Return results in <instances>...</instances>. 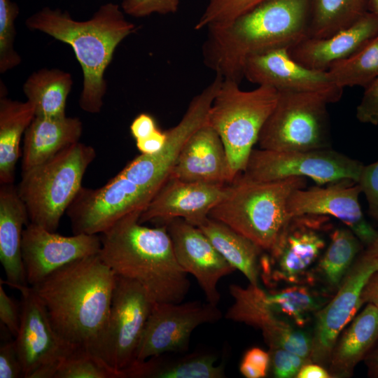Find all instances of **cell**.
<instances>
[{"instance_id":"29","label":"cell","mask_w":378,"mask_h":378,"mask_svg":"<svg viewBox=\"0 0 378 378\" xmlns=\"http://www.w3.org/2000/svg\"><path fill=\"white\" fill-rule=\"evenodd\" d=\"M0 96V183H13L22 135L35 117L33 105L6 97L1 85Z\"/></svg>"},{"instance_id":"46","label":"cell","mask_w":378,"mask_h":378,"mask_svg":"<svg viewBox=\"0 0 378 378\" xmlns=\"http://www.w3.org/2000/svg\"><path fill=\"white\" fill-rule=\"evenodd\" d=\"M130 129L131 134L136 141L148 137L159 128L151 115L142 113L132 120Z\"/></svg>"},{"instance_id":"40","label":"cell","mask_w":378,"mask_h":378,"mask_svg":"<svg viewBox=\"0 0 378 378\" xmlns=\"http://www.w3.org/2000/svg\"><path fill=\"white\" fill-rule=\"evenodd\" d=\"M179 4L180 0H123L121 8L127 15L143 18L153 13L174 14Z\"/></svg>"},{"instance_id":"43","label":"cell","mask_w":378,"mask_h":378,"mask_svg":"<svg viewBox=\"0 0 378 378\" xmlns=\"http://www.w3.org/2000/svg\"><path fill=\"white\" fill-rule=\"evenodd\" d=\"M365 88L360 102L356 108V118L363 123L378 125V77Z\"/></svg>"},{"instance_id":"34","label":"cell","mask_w":378,"mask_h":378,"mask_svg":"<svg viewBox=\"0 0 378 378\" xmlns=\"http://www.w3.org/2000/svg\"><path fill=\"white\" fill-rule=\"evenodd\" d=\"M266 300L281 316L295 326H305L326 303L323 297L302 284H293L278 290L266 292Z\"/></svg>"},{"instance_id":"33","label":"cell","mask_w":378,"mask_h":378,"mask_svg":"<svg viewBox=\"0 0 378 378\" xmlns=\"http://www.w3.org/2000/svg\"><path fill=\"white\" fill-rule=\"evenodd\" d=\"M369 12V0H310L309 36L324 38L345 29Z\"/></svg>"},{"instance_id":"48","label":"cell","mask_w":378,"mask_h":378,"mask_svg":"<svg viewBox=\"0 0 378 378\" xmlns=\"http://www.w3.org/2000/svg\"><path fill=\"white\" fill-rule=\"evenodd\" d=\"M361 299L363 304L370 303L378 309V271L371 276L365 285Z\"/></svg>"},{"instance_id":"28","label":"cell","mask_w":378,"mask_h":378,"mask_svg":"<svg viewBox=\"0 0 378 378\" xmlns=\"http://www.w3.org/2000/svg\"><path fill=\"white\" fill-rule=\"evenodd\" d=\"M217 356L195 352L171 357L166 354L135 361L123 371V378H223V365H216Z\"/></svg>"},{"instance_id":"39","label":"cell","mask_w":378,"mask_h":378,"mask_svg":"<svg viewBox=\"0 0 378 378\" xmlns=\"http://www.w3.org/2000/svg\"><path fill=\"white\" fill-rule=\"evenodd\" d=\"M270 368L275 377H296L300 370L311 361L281 347L270 348Z\"/></svg>"},{"instance_id":"37","label":"cell","mask_w":378,"mask_h":378,"mask_svg":"<svg viewBox=\"0 0 378 378\" xmlns=\"http://www.w3.org/2000/svg\"><path fill=\"white\" fill-rule=\"evenodd\" d=\"M266 0H207L195 29L201 30L227 24Z\"/></svg>"},{"instance_id":"19","label":"cell","mask_w":378,"mask_h":378,"mask_svg":"<svg viewBox=\"0 0 378 378\" xmlns=\"http://www.w3.org/2000/svg\"><path fill=\"white\" fill-rule=\"evenodd\" d=\"M229 290L234 302L227 319L259 329L270 348L281 347L310 360L312 336L274 311L259 286L231 284Z\"/></svg>"},{"instance_id":"4","label":"cell","mask_w":378,"mask_h":378,"mask_svg":"<svg viewBox=\"0 0 378 378\" xmlns=\"http://www.w3.org/2000/svg\"><path fill=\"white\" fill-rule=\"evenodd\" d=\"M25 24L72 48L83 75L79 106L85 112L99 113L106 92L105 71L118 46L136 30L135 24L112 2L100 6L85 21L75 20L59 9L43 8Z\"/></svg>"},{"instance_id":"45","label":"cell","mask_w":378,"mask_h":378,"mask_svg":"<svg viewBox=\"0 0 378 378\" xmlns=\"http://www.w3.org/2000/svg\"><path fill=\"white\" fill-rule=\"evenodd\" d=\"M23 377V369L15 342L10 341L0 348V378Z\"/></svg>"},{"instance_id":"14","label":"cell","mask_w":378,"mask_h":378,"mask_svg":"<svg viewBox=\"0 0 378 378\" xmlns=\"http://www.w3.org/2000/svg\"><path fill=\"white\" fill-rule=\"evenodd\" d=\"M223 78L216 75L214 80L190 102L180 121L166 132L162 148L151 155L141 154L119 172L136 185L157 192L169 178L175 162L190 137L208 122L211 103Z\"/></svg>"},{"instance_id":"47","label":"cell","mask_w":378,"mask_h":378,"mask_svg":"<svg viewBox=\"0 0 378 378\" xmlns=\"http://www.w3.org/2000/svg\"><path fill=\"white\" fill-rule=\"evenodd\" d=\"M167 139L166 132L158 129L148 137L136 141V146L141 154L151 155L160 150Z\"/></svg>"},{"instance_id":"31","label":"cell","mask_w":378,"mask_h":378,"mask_svg":"<svg viewBox=\"0 0 378 378\" xmlns=\"http://www.w3.org/2000/svg\"><path fill=\"white\" fill-rule=\"evenodd\" d=\"M73 84L71 75L57 69H41L32 73L23 85V91L35 111V116L66 115L68 95Z\"/></svg>"},{"instance_id":"24","label":"cell","mask_w":378,"mask_h":378,"mask_svg":"<svg viewBox=\"0 0 378 378\" xmlns=\"http://www.w3.org/2000/svg\"><path fill=\"white\" fill-rule=\"evenodd\" d=\"M378 35V16L368 12L358 21L329 36L308 37L289 50L296 61L327 71L332 65L363 48Z\"/></svg>"},{"instance_id":"26","label":"cell","mask_w":378,"mask_h":378,"mask_svg":"<svg viewBox=\"0 0 378 378\" xmlns=\"http://www.w3.org/2000/svg\"><path fill=\"white\" fill-rule=\"evenodd\" d=\"M82 132L83 124L78 118L35 116L24 134L22 172L79 142Z\"/></svg>"},{"instance_id":"18","label":"cell","mask_w":378,"mask_h":378,"mask_svg":"<svg viewBox=\"0 0 378 378\" xmlns=\"http://www.w3.org/2000/svg\"><path fill=\"white\" fill-rule=\"evenodd\" d=\"M101 247L98 234L63 236L29 222L22 244L27 282L34 286L66 265L99 254Z\"/></svg>"},{"instance_id":"41","label":"cell","mask_w":378,"mask_h":378,"mask_svg":"<svg viewBox=\"0 0 378 378\" xmlns=\"http://www.w3.org/2000/svg\"><path fill=\"white\" fill-rule=\"evenodd\" d=\"M357 183L366 197L369 214L378 222V160L363 165Z\"/></svg>"},{"instance_id":"2","label":"cell","mask_w":378,"mask_h":378,"mask_svg":"<svg viewBox=\"0 0 378 378\" xmlns=\"http://www.w3.org/2000/svg\"><path fill=\"white\" fill-rule=\"evenodd\" d=\"M115 280L99 253L66 265L32 287L58 334L93 351L106 326Z\"/></svg>"},{"instance_id":"36","label":"cell","mask_w":378,"mask_h":378,"mask_svg":"<svg viewBox=\"0 0 378 378\" xmlns=\"http://www.w3.org/2000/svg\"><path fill=\"white\" fill-rule=\"evenodd\" d=\"M54 378H122L90 349L76 347L59 365Z\"/></svg>"},{"instance_id":"8","label":"cell","mask_w":378,"mask_h":378,"mask_svg":"<svg viewBox=\"0 0 378 378\" xmlns=\"http://www.w3.org/2000/svg\"><path fill=\"white\" fill-rule=\"evenodd\" d=\"M328 104L315 93L278 92L275 106L259 135L260 148L286 151L331 148Z\"/></svg>"},{"instance_id":"30","label":"cell","mask_w":378,"mask_h":378,"mask_svg":"<svg viewBox=\"0 0 378 378\" xmlns=\"http://www.w3.org/2000/svg\"><path fill=\"white\" fill-rule=\"evenodd\" d=\"M198 227L232 267L240 271L249 284L258 286L260 248L227 225L209 217Z\"/></svg>"},{"instance_id":"35","label":"cell","mask_w":378,"mask_h":378,"mask_svg":"<svg viewBox=\"0 0 378 378\" xmlns=\"http://www.w3.org/2000/svg\"><path fill=\"white\" fill-rule=\"evenodd\" d=\"M340 88H365L378 77V35L351 57L337 62L328 71Z\"/></svg>"},{"instance_id":"5","label":"cell","mask_w":378,"mask_h":378,"mask_svg":"<svg viewBox=\"0 0 378 378\" xmlns=\"http://www.w3.org/2000/svg\"><path fill=\"white\" fill-rule=\"evenodd\" d=\"M306 185L304 177L260 181L241 173L227 184L225 197L210 211L209 218L269 252L289 219L286 210L289 197Z\"/></svg>"},{"instance_id":"51","label":"cell","mask_w":378,"mask_h":378,"mask_svg":"<svg viewBox=\"0 0 378 378\" xmlns=\"http://www.w3.org/2000/svg\"><path fill=\"white\" fill-rule=\"evenodd\" d=\"M365 252L368 255L378 259V235L375 240L369 246H368Z\"/></svg>"},{"instance_id":"13","label":"cell","mask_w":378,"mask_h":378,"mask_svg":"<svg viewBox=\"0 0 378 378\" xmlns=\"http://www.w3.org/2000/svg\"><path fill=\"white\" fill-rule=\"evenodd\" d=\"M155 193L119 173L102 187L82 186L66 212L73 233L102 234L127 214L143 211Z\"/></svg>"},{"instance_id":"52","label":"cell","mask_w":378,"mask_h":378,"mask_svg":"<svg viewBox=\"0 0 378 378\" xmlns=\"http://www.w3.org/2000/svg\"><path fill=\"white\" fill-rule=\"evenodd\" d=\"M369 11L378 16V0H369Z\"/></svg>"},{"instance_id":"9","label":"cell","mask_w":378,"mask_h":378,"mask_svg":"<svg viewBox=\"0 0 378 378\" xmlns=\"http://www.w3.org/2000/svg\"><path fill=\"white\" fill-rule=\"evenodd\" d=\"M330 218L304 214L290 218L273 248L260 257V276L272 286L313 284L312 266L326 246Z\"/></svg>"},{"instance_id":"11","label":"cell","mask_w":378,"mask_h":378,"mask_svg":"<svg viewBox=\"0 0 378 378\" xmlns=\"http://www.w3.org/2000/svg\"><path fill=\"white\" fill-rule=\"evenodd\" d=\"M155 302L136 281L116 275L111 307L94 354L120 372L135 361L146 321Z\"/></svg>"},{"instance_id":"50","label":"cell","mask_w":378,"mask_h":378,"mask_svg":"<svg viewBox=\"0 0 378 378\" xmlns=\"http://www.w3.org/2000/svg\"><path fill=\"white\" fill-rule=\"evenodd\" d=\"M368 365L371 374L378 377V349L368 357Z\"/></svg>"},{"instance_id":"44","label":"cell","mask_w":378,"mask_h":378,"mask_svg":"<svg viewBox=\"0 0 378 378\" xmlns=\"http://www.w3.org/2000/svg\"><path fill=\"white\" fill-rule=\"evenodd\" d=\"M0 321L15 337L20 326L21 307L20 309L18 303L7 295L1 282L0 284Z\"/></svg>"},{"instance_id":"23","label":"cell","mask_w":378,"mask_h":378,"mask_svg":"<svg viewBox=\"0 0 378 378\" xmlns=\"http://www.w3.org/2000/svg\"><path fill=\"white\" fill-rule=\"evenodd\" d=\"M169 176L185 181L221 185H227L236 178L223 143L208 122L186 143Z\"/></svg>"},{"instance_id":"32","label":"cell","mask_w":378,"mask_h":378,"mask_svg":"<svg viewBox=\"0 0 378 378\" xmlns=\"http://www.w3.org/2000/svg\"><path fill=\"white\" fill-rule=\"evenodd\" d=\"M330 244L312 271L313 283L318 277L328 287L337 290L356 260L362 243L349 228H337Z\"/></svg>"},{"instance_id":"49","label":"cell","mask_w":378,"mask_h":378,"mask_svg":"<svg viewBox=\"0 0 378 378\" xmlns=\"http://www.w3.org/2000/svg\"><path fill=\"white\" fill-rule=\"evenodd\" d=\"M296 377L329 378L332 377V376L322 365L310 362L302 367Z\"/></svg>"},{"instance_id":"15","label":"cell","mask_w":378,"mask_h":378,"mask_svg":"<svg viewBox=\"0 0 378 378\" xmlns=\"http://www.w3.org/2000/svg\"><path fill=\"white\" fill-rule=\"evenodd\" d=\"M220 317L217 306L209 302L155 303L140 340L135 361L164 354L186 352L194 330L202 324L214 323Z\"/></svg>"},{"instance_id":"16","label":"cell","mask_w":378,"mask_h":378,"mask_svg":"<svg viewBox=\"0 0 378 378\" xmlns=\"http://www.w3.org/2000/svg\"><path fill=\"white\" fill-rule=\"evenodd\" d=\"M377 271L378 259L364 252L356 259L335 296L317 312L312 336V363L328 364L341 332L363 304L365 285Z\"/></svg>"},{"instance_id":"10","label":"cell","mask_w":378,"mask_h":378,"mask_svg":"<svg viewBox=\"0 0 378 378\" xmlns=\"http://www.w3.org/2000/svg\"><path fill=\"white\" fill-rule=\"evenodd\" d=\"M363 165L331 148L286 151L253 148L242 174L260 181L309 178L323 186L342 179L357 183Z\"/></svg>"},{"instance_id":"1","label":"cell","mask_w":378,"mask_h":378,"mask_svg":"<svg viewBox=\"0 0 378 378\" xmlns=\"http://www.w3.org/2000/svg\"><path fill=\"white\" fill-rule=\"evenodd\" d=\"M310 0H266L233 21L206 29L204 64L239 83L246 59L277 48L289 50L309 36Z\"/></svg>"},{"instance_id":"38","label":"cell","mask_w":378,"mask_h":378,"mask_svg":"<svg viewBox=\"0 0 378 378\" xmlns=\"http://www.w3.org/2000/svg\"><path fill=\"white\" fill-rule=\"evenodd\" d=\"M19 14L18 5L11 0H0V72L19 65L21 57L15 50V21Z\"/></svg>"},{"instance_id":"25","label":"cell","mask_w":378,"mask_h":378,"mask_svg":"<svg viewBox=\"0 0 378 378\" xmlns=\"http://www.w3.org/2000/svg\"><path fill=\"white\" fill-rule=\"evenodd\" d=\"M29 223L27 207L13 183L0 188V261L6 280L1 282L15 288L27 285L22 259L24 225Z\"/></svg>"},{"instance_id":"27","label":"cell","mask_w":378,"mask_h":378,"mask_svg":"<svg viewBox=\"0 0 378 378\" xmlns=\"http://www.w3.org/2000/svg\"><path fill=\"white\" fill-rule=\"evenodd\" d=\"M377 340L378 309L368 303L339 336L328 363L330 374L339 377L351 375Z\"/></svg>"},{"instance_id":"12","label":"cell","mask_w":378,"mask_h":378,"mask_svg":"<svg viewBox=\"0 0 378 378\" xmlns=\"http://www.w3.org/2000/svg\"><path fill=\"white\" fill-rule=\"evenodd\" d=\"M22 295L21 321L15 342L24 378H54L61 363L78 346L54 329L41 299L31 286L15 288Z\"/></svg>"},{"instance_id":"6","label":"cell","mask_w":378,"mask_h":378,"mask_svg":"<svg viewBox=\"0 0 378 378\" xmlns=\"http://www.w3.org/2000/svg\"><path fill=\"white\" fill-rule=\"evenodd\" d=\"M96 156L93 147L78 142L24 172L18 187L29 222L55 232L82 187L83 176Z\"/></svg>"},{"instance_id":"21","label":"cell","mask_w":378,"mask_h":378,"mask_svg":"<svg viewBox=\"0 0 378 378\" xmlns=\"http://www.w3.org/2000/svg\"><path fill=\"white\" fill-rule=\"evenodd\" d=\"M160 225L165 226L170 236L181 268L195 278L207 302L217 306L220 298L218 284L221 278L230 274L235 269L198 227L182 218L170 219Z\"/></svg>"},{"instance_id":"7","label":"cell","mask_w":378,"mask_h":378,"mask_svg":"<svg viewBox=\"0 0 378 378\" xmlns=\"http://www.w3.org/2000/svg\"><path fill=\"white\" fill-rule=\"evenodd\" d=\"M239 84L223 79L208 113V123L223 143L234 177L245 170L278 97L277 90L271 87L259 85L243 90Z\"/></svg>"},{"instance_id":"42","label":"cell","mask_w":378,"mask_h":378,"mask_svg":"<svg viewBox=\"0 0 378 378\" xmlns=\"http://www.w3.org/2000/svg\"><path fill=\"white\" fill-rule=\"evenodd\" d=\"M270 368V355L259 347L249 349L239 365L240 373L246 378H263Z\"/></svg>"},{"instance_id":"17","label":"cell","mask_w":378,"mask_h":378,"mask_svg":"<svg viewBox=\"0 0 378 378\" xmlns=\"http://www.w3.org/2000/svg\"><path fill=\"white\" fill-rule=\"evenodd\" d=\"M244 78L277 92L315 93L328 103L338 102L343 88L337 86L328 71L310 69L293 58L288 48H277L248 57L243 69Z\"/></svg>"},{"instance_id":"20","label":"cell","mask_w":378,"mask_h":378,"mask_svg":"<svg viewBox=\"0 0 378 378\" xmlns=\"http://www.w3.org/2000/svg\"><path fill=\"white\" fill-rule=\"evenodd\" d=\"M359 185L351 179L295 190L289 197L286 210L288 218L304 214L323 215L341 220L369 246L377 238V231L365 219L359 203Z\"/></svg>"},{"instance_id":"3","label":"cell","mask_w":378,"mask_h":378,"mask_svg":"<svg viewBox=\"0 0 378 378\" xmlns=\"http://www.w3.org/2000/svg\"><path fill=\"white\" fill-rule=\"evenodd\" d=\"M132 212L101 234L99 255L116 275L139 283L154 302L180 303L190 288L164 225L149 227Z\"/></svg>"},{"instance_id":"22","label":"cell","mask_w":378,"mask_h":378,"mask_svg":"<svg viewBox=\"0 0 378 378\" xmlns=\"http://www.w3.org/2000/svg\"><path fill=\"white\" fill-rule=\"evenodd\" d=\"M227 186L185 181L169 176L141 211L139 221L160 225L170 219L182 218L200 227L225 197Z\"/></svg>"}]
</instances>
